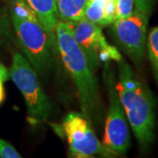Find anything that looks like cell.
Instances as JSON below:
<instances>
[{
    "mask_svg": "<svg viewBox=\"0 0 158 158\" xmlns=\"http://www.w3.org/2000/svg\"><path fill=\"white\" fill-rule=\"evenodd\" d=\"M118 92L128 124L143 150L155 139L156 105L150 89L123 58L118 62Z\"/></svg>",
    "mask_w": 158,
    "mask_h": 158,
    "instance_id": "obj_1",
    "label": "cell"
},
{
    "mask_svg": "<svg viewBox=\"0 0 158 158\" xmlns=\"http://www.w3.org/2000/svg\"><path fill=\"white\" fill-rule=\"evenodd\" d=\"M56 39L57 51L77 89L82 113L91 120L100 107V94L95 74L74 39L68 23L58 21Z\"/></svg>",
    "mask_w": 158,
    "mask_h": 158,
    "instance_id": "obj_2",
    "label": "cell"
},
{
    "mask_svg": "<svg viewBox=\"0 0 158 158\" xmlns=\"http://www.w3.org/2000/svg\"><path fill=\"white\" fill-rule=\"evenodd\" d=\"M10 19L23 53L35 71L41 76L53 65L56 51L44 26L26 0H11Z\"/></svg>",
    "mask_w": 158,
    "mask_h": 158,
    "instance_id": "obj_3",
    "label": "cell"
},
{
    "mask_svg": "<svg viewBox=\"0 0 158 158\" xmlns=\"http://www.w3.org/2000/svg\"><path fill=\"white\" fill-rule=\"evenodd\" d=\"M9 74L25 99L30 121L34 124L47 121L53 111L52 102L41 88L37 72L25 56L18 52L13 54Z\"/></svg>",
    "mask_w": 158,
    "mask_h": 158,
    "instance_id": "obj_4",
    "label": "cell"
},
{
    "mask_svg": "<svg viewBox=\"0 0 158 158\" xmlns=\"http://www.w3.org/2000/svg\"><path fill=\"white\" fill-rule=\"evenodd\" d=\"M61 127L68 141L70 156L77 158L114 157L98 139L91 127L90 119L85 114L77 112L69 113L63 118Z\"/></svg>",
    "mask_w": 158,
    "mask_h": 158,
    "instance_id": "obj_5",
    "label": "cell"
},
{
    "mask_svg": "<svg viewBox=\"0 0 158 158\" xmlns=\"http://www.w3.org/2000/svg\"><path fill=\"white\" fill-rule=\"evenodd\" d=\"M67 23L74 39L84 52L94 73L102 63L110 61L118 62L121 60L120 53L115 47L108 43L101 27L90 22L85 18Z\"/></svg>",
    "mask_w": 158,
    "mask_h": 158,
    "instance_id": "obj_6",
    "label": "cell"
},
{
    "mask_svg": "<svg viewBox=\"0 0 158 158\" xmlns=\"http://www.w3.org/2000/svg\"><path fill=\"white\" fill-rule=\"evenodd\" d=\"M149 15L135 9L124 19H115L111 33L121 50L135 64H141L147 47V27Z\"/></svg>",
    "mask_w": 158,
    "mask_h": 158,
    "instance_id": "obj_7",
    "label": "cell"
},
{
    "mask_svg": "<svg viewBox=\"0 0 158 158\" xmlns=\"http://www.w3.org/2000/svg\"><path fill=\"white\" fill-rule=\"evenodd\" d=\"M107 86L109 107L103 144L113 156H117L126 154L129 148V126L113 78L108 80Z\"/></svg>",
    "mask_w": 158,
    "mask_h": 158,
    "instance_id": "obj_8",
    "label": "cell"
},
{
    "mask_svg": "<svg viewBox=\"0 0 158 158\" xmlns=\"http://www.w3.org/2000/svg\"><path fill=\"white\" fill-rule=\"evenodd\" d=\"M44 26L52 44L57 50L56 27L59 19L55 0H26Z\"/></svg>",
    "mask_w": 158,
    "mask_h": 158,
    "instance_id": "obj_9",
    "label": "cell"
},
{
    "mask_svg": "<svg viewBox=\"0 0 158 158\" xmlns=\"http://www.w3.org/2000/svg\"><path fill=\"white\" fill-rule=\"evenodd\" d=\"M58 19L61 21L71 22L84 18L87 0H55Z\"/></svg>",
    "mask_w": 158,
    "mask_h": 158,
    "instance_id": "obj_10",
    "label": "cell"
},
{
    "mask_svg": "<svg viewBox=\"0 0 158 158\" xmlns=\"http://www.w3.org/2000/svg\"><path fill=\"white\" fill-rule=\"evenodd\" d=\"M106 0H87L84 18L99 27H106L105 9Z\"/></svg>",
    "mask_w": 158,
    "mask_h": 158,
    "instance_id": "obj_11",
    "label": "cell"
},
{
    "mask_svg": "<svg viewBox=\"0 0 158 158\" xmlns=\"http://www.w3.org/2000/svg\"><path fill=\"white\" fill-rule=\"evenodd\" d=\"M147 49L154 74L158 83V27H154L148 35Z\"/></svg>",
    "mask_w": 158,
    "mask_h": 158,
    "instance_id": "obj_12",
    "label": "cell"
},
{
    "mask_svg": "<svg viewBox=\"0 0 158 158\" xmlns=\"http://www.w3.org/2000/svg\"><path fill=\"white\" fill-rule=\"evenodd\" d=\"M11 38V19H9L6 11L0 8V45L8 42Z\"/></svg>",
    "mask_w": 158,
    "mask_h": 158,
    "instance_id": "obj_13",
    "label": "cell"
},
{
    "mask_svg": "<svg viewBox=\"0 0 158 158\" xmlns=\"http://www.w3.org/2000/svg\"><path fill=\"white\" fill-rule=\"evenodd\" d=\"M135 10V0H116V19H124Z\"/></svg>",
    "mask_w": 158,
    "mask_h": 158,
    "instance_id": "obj_14",
    "label": "cell"
},
{
    "mask_svg": "<svg viewBox=\"0 0 158 158\" xmlns=\"http://www.w3.org/2000/svg\"><path fill=\"white\" fill-rule=\"evenodd\" d=\"M0 157L1 158H21V155L16 148L6 140L0 138Z\"/></svg>",
    "mask_w": 158,
    "mask_h": 158,
    "instance_id": "obj_15",
    "label": "cell"
},
{
    "mask_svg": "<svg viewBox=\"0 0 158 158\" xmlns=\"http://www.w3.org/2000/svg\"><path fill=\"white\" fill-rule=\"evenodd\" d=\"M156 0H135V9L150 15Z\"/></svg>",
    "mask_w": 158,
    "mask_h": 158,
    "instance_id": "obj_16",
    "label": "cell"
},
{
    "mask_svg": "<svg viewBox=\"0 0 158 158\" xmlns=\"http://www.w3.org/2000/svg\"><path fill=\"white\" fill-rule=\"evenodd\" d=\"M10 78V74H9V69H7L0 62V81L5 82L6 80Z\"/></svg>",
    "mask_w": 158,
    "mask_h": 158,
    "instance_id": "obj_17",
    "label": "cell"
},
{
    "mask_svg": "<svg viewBox=\"0 0 158 158\" xmlns=\"http://www.w3.org/2000/svg\"><path fill=\"white\" fill-rule=\"evenodd\" d=\"M4 82L0 81V105L5 99V88H4Z\"/></svg>",
    "mask_w": 158,
    "mask_h": 158,
    "instance_id": "obj_18",
    "label": "cell"
}]
</instances>
